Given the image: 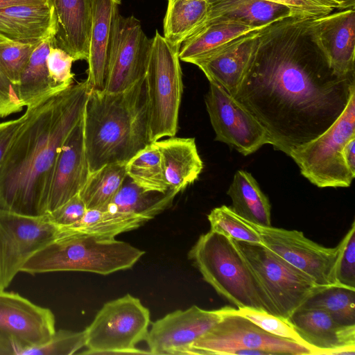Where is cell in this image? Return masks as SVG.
<instances>
[{"instance_id":"obj_1","label":"cell","mask_w":355,"mask_h":355,"mask_svg":"<svg viewBox=\"0 0 355 355\" xmlns=\"http://www.w3.org/2000/svg\"><path fill=\"white\" fill-rule=\"evenodd\" d=\"M312 18L292 15L260 30L233 98L289 155L325 132L355 92V73L336 72L319 46Z\"/></svg>"},{"instance_id":"obj_2","label":"cell","mask_w":355,"mask_h":355,"mask_svg":"<svg viewBox=\"0 0 355 355\" xmlns=\"http://www.w3.org/2000/svg\"><path fill=\"white\" fill-rule=\"evenodd\" d=\"M88 93L85 80L27 107L26 119L0 167V210L46 215L59 151L83 116Z\"/></svg>"},{"instance_id":"obj_3","label":"cell","mask_w":355,"mask_h":355,"mask_svg":"<svg viewBox=\"0 0 355 355\" xmlns=\"http://www.w3.org/2000/svg\"><path fill=\"white\" fill-rule=\"evenodd\" d=\"M84 141L89 173L107 164H126L150 143L144 79L121 92L89 91Z\"/></svg>"},{"instance_id":"obj_4","label":"cell","mask_w":355,"mask_h":355,"mask_svg":"<svg viewBox=\"0 0 355 355\" xmlns=\"http://www.w3.org/2000/svg\"><path fill=\"white\" fill-rule=\"evenodd\" d=\"M145 252L115 239L88 235L58 236L35 252L20 272H86L107 275L131 268Z\"/></svg>"},{"instance_id":"obj_5","label":"cell","mask_w":355,"mask_h":355,"mask_svg":"<svg viewBox=\"0 0 355 355\" xmlns=\"http://www.w3.org/2000/svg\"><path fill=\"white\" fill-rule=\"evenodd\" d=\"M189 257L208 283L237 309L269 313L266 298L236 241L209 231L200 236Z\"/></svg>"},{"instance_id":"obj_6","label":"cell","mask_w":355,"mask_h":355,"mask_svg":"<svg viewBox=\"0 0 355 355\" xmlns=\"http://www.w3.org/2000/svg\"><path fill=\"white\" fill-rule=\"evenodd\" d=\"M180 48L157 31L151 40L144 77L150 143L164 137H174L178 131L183 92Z\"/></svg>"},{"instance_id":"obj_7","label":"cell","mask_w":355,"mask_h":355,"mask_svg":"<svg viewBox=\"0 0 355 355\" xmlns=\"http://www.w3.org/2000/svg\"><path fill=\"white\" fill-rule=\"evenodd\" d=\"M266 298L269 313L288 320L311 297L328 288L261 245L237 241Z\"/></svg>"},{"instance_id":"obj_8","label":"cell","mask_w":355,"mask_h":355,"mask_svg":"<svg viewBox=\"0 0 355 355\" xmlns=\"http://www.w3.org/2000/svg\"><path fill=\"white\" fill-rule=\"evenodd\" d=\"M149 309L130 294L103 304L85 330L83 354H151L136 345L146 340Z\"/></svg>"},{"instance_id":"obj_9","label":"cell","mask_w":355,"mask_h":355,"mask_svg":"<svg viewBox=\"0 0 355 355\" xmlns=\"http://www.w3.org/2000/svg\"><path fill=\"white\" fill-rule=\"evenodd\" d=\"M355 137V92L340 117L315 139L289 154L301 174L319 188L349 187L354 178L347 167L343 150Z\"/></svg>"},{"instance_id":"obj_10","label":"cell","mask_w":355,"mask_h":355,"mask_svg":"<svg viewBox=\"0 0 355 355\" xmlns=\"http://www.w3.org/2000/svg\"><path fill=\"white\" fill-rule=\"evenodd\" d=\"M189 354L311 355V352L295 341L264 331L226 306L222 320L191 345Z\"/></svg>"},{"instance_id":"obj_11","label":"cell","mask_w":355,"mask_h":355,"mask_svg":"<svg viewBox=\"0 0 355 355\" xmlns=\"http://www.w3.org/2000/svg\"><path fill=\"white\" fill-rule=\"evenodd\" d=\"M58 227L46 215L0 210V291L5 290L35 252L55 239Z\"/></svg>"},{"instance_id":"obj_12","label":"cell","mask_w":355,"mask_h":355,"mask_svg":"<svg viewBox=\"0 0 355 355\" xmlns=\"http://www.w3.org/2000/svg\"><path fill=\"white\" fill-rule=\"evenodd\" d=\"M151 40L134 16L116 13L112 33L104 91L121 92L144 79Z\"/></svg>"},{"instance_id":"obj_13","label":"cell","mask_w":355,"mask_h":355,"mask_svg":"<svg viewBox=\"0 0 355 355\" xmlns=\"http://www.w3.org/2000/svg\"><path fill=\"white\" fill-rule=\"evenodd\" d=\"M245 220L258 232L263 246L309 275L316 284L324 287L339 286L334 276L336 247H324L297 230Z\"/></svg>"},{"instance_id":"obj_14","label":"cell","mask_w":355,"mask_h":355,"mask_svg":"<svg viewBox=\"0 0 355 355\" xmlns=\"http://www.w3.org/2000/svg\"><path fill=\"white\" fill-rule=\"evenodd\" d=\"M205 105L215 140L245 156L270 144L269 136L261 123L220 87L209 83Z\"/></svg>"},{"instance_id":"obj_15","label":"cell","mask_w":355,"mask_h":355,"mask_svg":"<svg viewBox=\"0 0 355 355\" xmlns=\"http://www.w3.org/2000/svg\"><path fill=\"white\" fill-rule=\"evenodd\" d=\"M226 306L215 310L193 305L176 310L152 323L145 341L151 354H189L191 345L209 331L225 314Z\"/></svg>"},{"instance_id":"obj_16","label":"cell","mask_w":355,"mask_h":355,"mask_svg":"<svg viewBox=\"0 0 355 355\" xmlns=\"http://www.w3.org/2000/svg\"><path fill=\"white\" fill-rule=\"evenodd\" d=\"M55 318L51 309L37 305L12 291H0V334L17 349L40 346L55 331Z\"/></svg>"},{"instance_id":"obj_17","label":"cell","mask_w":355,"mask_h":355,"mask_svg":"<svg viewBox=\"0 0 355 355\" xmlns=\"http://www.w3.org/2000/svg\"><path fill=\"white\" fill-rule=\"evenodd\" d=\"M89 175L84 141V114L59 151L47 198L46 214L78 194Z\"/></svg>"},{"instance_id":"obj_18","label":"cell","mask_w":355,"mask_h":355,"mask_svg":"<svg viewBox=\"0 0 355 355\" xmlns=\"http://www.w3.org/2000/svg\"><path fill=\"white\" fill-rule=\"evenodd\" d=\"M288 320L312 355H355V325L340 324L315 309H299Z\"/></svg>"},{"instance_id":"obj_19","label":"cell","mask_w":355,"mask_h":355,"mask_svg":"<svg viewBox=\"0 0 355 355\" xmlns=\"http://www.w3.org/2000/svg\"><path fill=\"white\" fill-rule=\"evenodd\" d=\"M314 36L338 73H355V9L341 10L312 18Z\"/></svg>"},{"instance_id":"obj_20","label":"cell","mask_w":355,"mask_h":355,"mask_svg":"<svg viewBox=\"0 0 355 355\" xmlns=\"http://www.w3.org/2000/svg\"><path fill=\"white\" fill-rule=\"evenodd\" d=\"M260 30L231 40L194 64L203 71L209 83L220 87L233 97L256 48Z\"/></svg>"},{"instance_id":"obj_21","label":"cell","mask_w":355,"mask_h":355,"mask_svg":"<svg viewBox=\"0 0 355 355\" xmlns=\"http://www.w3.org/2000/svg\"><path fill=\"white\" fill-rule=\"evenodd\" d=\"M57 21L53 45L69 55L75 61L89 58L92 27V0H48Z\"/></svg>"},{"instance_id":"obj_22","label":"cell","mask_w":355,"mask_h":355,"mask_svg":"<svg viewBox=\"0 0 355 355\" xmlns=\"http://www.w3.org/2000/svg\"><path fill=\"white\" fill-rule=\"evenodd\" d=\"M56 33V17L49 3L0 9V41L37 43Z\"/></svg>"},{"instance_id":"obj_23","label":"cell","mask_w":355,"mask_h":355,"mask_svg":"<svg viewBox=\"0 0 355 355\" xmlns=\"http://www.w3.org/2000/svg\"><path fill=\"white\" fill-rule=\"evenodd\" d=\"M121 0H92L88 77L90 90L104 91L114 19Z\"/></svg>"},{"instance_id":"obj_24","label":"cell","mask_w":355,"mask_h":355,"mask_svg":"<svg viewBox=\"0 0 355 355\" xmlns=\"http://www.w3.org/2000/svg\"><path fill=\"white\" fill-rule=\"evenodd\" d=\"M207 15L201 25L234 22L261 29L276 21L296 15L284 5L266 0H207Z\"/></svg>"},{"instance_id":"obj_25","label":"cell","mask_w":355,"mask_h":355,"mask_svg":"<svg viewBox=\"0 0 355 355\" xmlns=\"http://www.w3.org/2000/svg\"><path fill=\"white\" fill-rule=\"evenodd\" d=\"M169 190L178 193L194 182L203 168L194 138L171 137L157 141Z\"/></svg>"},{"instance_id":"obj_26","label":"cell","mask_w":355,"mask_h":355,"mask_svg":"<svg viewBox=\"0 0 355 355\" xmlns=\"http://www.w3.org/2000/svg\"><path fill=\"white\" fill-rule=\"evenodd\" d=\"M257 30L260 29L234 22L204 24L181 44L179 51L180 60L194 64L225 44Z\"/></svg>"},{"instance_id":"obj_27","label":"cell","mask_w":355,"mask_h":355,"mask_svg":"<svg viewBox=\"0 0 355 355\" xmlns=\"http://www.w3.org/2000/svg\"><path fill=\"white\" fill-rule=\"evenodd\" d=\"M230 208L239 216L257 225H271V205L251 173L237 171L227 191Z\"/></svg>"},{"instance_id":"obj_28","label":"cell","mask_w":355,"mask_h":355,"mask_svg":"<svg viewBox=\"0 0 355 355\" xmlns=\"http://www.w3.org/2000/svg\"><path fill=\"white\" fill-rule=\"evenodd\" d=\"M146 218L127 213L108 209H87L82 218L71 225L58 227V236L80 234L103 239L135 230L148 222Z\"/></svg>"},{"instance_id":"obj_29","label":"cell","mask_w":355,"mask_h":355,"mask_svg":"<svg viewBox=\"0 0 355 355\" xmlns=\"http://www.w3.org/2000/svg\"><path fill=\"white\" fill-rule=\"evenodd\" d=\"M177 194L171 190L166 193L145 190L127 176L118 192L103 209L132 214L150 220L168 208Z\"/></svg>"},{"instance_id":"obj_30","label":"cell","mask_w":355,"mask_h":355,"mask_svg":"<svg viewBox=\"0 0 355 355\" xmlns=\"http://www.w3.org/2000/svg\"><path fill=\"white\" fill-rule=\"evenodd\" d=\"M54 37L50 36L37 44L21 73L17 89L23 107L31 106L51 94L61 92L53 85L46 63Z\"/></svg>"},{"instance_id":"obj_31","label":"cell","mask_w":355,"mask_h":355,"mask_svg":"<svg viewBox=\"0 0 355 355\" xmlns=\"http://www.w3.org/2000/svg\"><path fill=\"white\" fill-rule=\"evenodd\" d=\"M207 9V0H168L163 36L173 44L180 46L204 22Z\"/></svg>"},{"instance_id":"obj_32","label":"cell","mask_w":355,"mask_h":355,"mask_svg":"<svg viewBox=\"0 0 355 355\" xmlns=\"http://www.w3.org/2000/svg\"><path fill=\"white\" fill-rule=\"evenodd\" d=\"M127 177L125 164L103 166L90 173L79 196L87 209H103L118 192Z\"/></svg>"},{"instance_id":"obj_33","label":"cell","mask_w":355,"mask_h":355,"mask_svg":"<svg viewBox=\"0 0 355 355\" xmlns=\"http://www.w3.org/2000/svg\"><path fill=\"white\" fill-rule=\"evenodd\" d=\"M127 176L139 187L166 193L169 189L164 173L161 155L155 142L138 152L125 164Z\"/></svg>"},{"instance_id":"obj_34","label":"cell","mask_w":355,"mask_h":355,"mask_svg":"<svg viewBox=\"0 0 355 355\" xmlns=\"http://www.w3.org/2000/svg\"><path fill=\"white\" fill-rule=\"evenodd\" d=\"M355 290L330 286L311 297L300 309H315L329 313L345 325H355Z\"/></svg>"},{"instance_id":"obj_35","label":"cell","mask_w":355,"mask_h":355,"mask_svg":"<svg viewBox=\"0 0 355 355\" xmlns=\"http://www.w3.org/2000/svg\"><path fill=\"white\" fill-rule=\"evenodd\" d=\"M210 231L228 236L236 241L263 245L258 232L230 207L222 205L207 215Z\"/></svg>"},{"instance_id":"obj_36","label":"cell","mask_w":355,"mask_h":355,"mask_svg":"<svg viewBox=\"0 0 355 355\" xmlns=\"http://www.w3.org/2000/svg\"><path fill=\"white\" fill-rule=\"evenodd\" d=\"M40 42L0 41V69L17 89L21 73L33 51Z\"/></svg>"},{"instance_id":"obj_37","label":"cell","mask_w":355,"mask_h":355,"mask_svg":"<svg viewBox=\"0 0 355 355\" xmlns=\"http://www.w3.org/2000/svg\"><path fill=\"white\" fill-rule=\"evenodd\" d=\"M231 311L248 319L272 335L291 340L306 347L311 350L312 355L311 349L300 336L288 320L274 315L263 310L249 307L238 309L231 307Z\"/></svg>"},{"instance_id":"obj_38","label":"cell","mask_w":355,"mask_h":355,"mask_svg":"<svg viewBox=\"0 0 355 355\" xmlns=\"http://www.w3.org/2000/svg\"><path fill=\"white\" fill-rule=\"evenodd\" d=\"M85 330L73 331L59 329L46 343L23 349L19 355H71L85 347Z\"/></svg>"},{"instance_id":"obj_39","label":"cell","mask_w":355,"mask_h":355,"mask_svg":"<svg viewBox=\"0 0 355 355\" xmlns=\"http://www.w3.org/2000/svg\"><path fill=\"white\" fill-rule=\"evenodd\" d=\"M334 276L339 286L355 290V223L336 246Z\"/></svg>"},{"instance_id":"obj_40","label":"cell","mask_w":355,"mask_h":355,"mask_svg":"<svg viewBox=\"0 0 355 355\" xmlns=\"http://www.w3.org/2000/svg\"><path fill=\"white\" fill-rule=\"evenodd\" d=\"M73 58L64 50L51 46L46 59L49 76L53 85L62 91L73 85L74 74L71 72Z\"/></svg>"},{"instance_id":"obj_41","label":"cell","mask_w":355,"mask_h":355,"mask_svg":"<svg viewBox=\"0 0 355 355\" xmlns=\"http://www.w3.org/2000/svg\"><path fill=\"white\" fill-rule=\"evenodd\" d=\"M290 8L298 16L317 18L331 13L341 6L333 0H266Z\"/></svg>"},{"instance_id":"obj_42","label":"cell","mask_w":355,"mask_h":355,"mask_svg":"<svg viewBox=\"0 0 355 355\" xmlns=\"http://www.w3.org/2000/svg\"><path fill=\"white\" fill-rule=\"evenodd\" d=\"M87 208L79 194L72 197L55 210L46 214L51 223L63 227L79 221L84 216Z\"/></svg>"},{"instance_id":"obj_43","label":"cell","mask_w":355,"mask_h":355,"mask_svg":"<svg viewBox=\"0 0 355 355\" xmlns=\"http://www.w3.org/2000/svg\"><path fill=\"white\" fill-rule=\"evenodd\" d=\"M22 107L17 89L0 69V117L19 112Z\"/></svg>"},{"instance_id":"obj_44","label":"cell","mask_w":355,"mask_h":355,"mask_svg":"<svg viewBox=\"0 0 355 355\" xmlns=\"http://www.w3.org/2000/svg\"><path fill=\"white\" fill-rule=\"evenodd\" d=\"M26 119L25 112L19 118L0 123V167Z\"/></svg>"},{"instance_id":"obj_45","label":"cell","mask_w":355,"mask_h":355,"mask_svg":"<svg viewBox=\"0 0 355 355\" xmlns=\"http://www.w3.org/2000/svg\"><path fill=\"white\" fill-rule=\"evenodd\" d=\"M343 154L347 167L351 173L355 176V137L346 143L343 148Z\"/></svg>"},{"instance_id":"obj_46","label":"cell","mask_w":355,"mask_h":355,"mask_svg":"<svg viewBox=\"0 0 355 355\" xmlns=\"http://www.w3.org/2000/svg\"><path fill=\"white\" fill-rule=\"evenodd\" d=\"M48 3V0H0V9L21 5H38Z\"/></svg>"},{"instance_id":"obj_47","label":"cell","mask_w":355,"mask_h":355,"mask_svg":"<svg viewBox=\"0 0 355 355\" xmlns=\"http://www.w3.org/2000/svg\"><path fill=\"white\" fill-rule=\"evenodd\" d=\"M17 349L7 337L0 334V355H16Z\"/></svg>"},{"instance_id":"obj_48","label":"cell","mask_w":355,"mask_h":355,"mask_svg":"<svg viewBox=\"0 0 355 355\" xmlns=\"http://www.w3.org/2000/svg\"><path fill=\"white\" fill-rule=\"evenodd\" d=\"M339 3L343 10L352 9L355 7V0H333Z\"/></svg>"}]
</instances>
